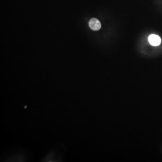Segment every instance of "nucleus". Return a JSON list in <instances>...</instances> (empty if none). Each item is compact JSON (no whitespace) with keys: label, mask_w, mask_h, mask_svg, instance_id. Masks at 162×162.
<instances>
[{"label":"nucleus","mask_w":162,"mask_h":162,"mask_svg":"<svg viewBox=\"0 0 162 162\" xmlns=\"http://www.w3.org/2000/svg\"><path fill=\"white\" fill-rule=\"evenodd\" d=\"M89 25L91 29L93 31H98L101 28V24L100 22L96 18L91 19L89 22Z\"/></svg>","instance_id":"nucleus-1"},{"label":"nucleus","mask_w":162,"mask_h":162,"mask_svg":"<svg viewBox=\"0 0 162 162\" xmlns=\"http://www.w3.org/2000/svg\"><path fill=\"white\" fill-rule=\"evenodd\" d=\"M149 43L153 46H158L160 44L161 39L159 36L155 34H151L148 38Z\"/></svg>","instance_id":"nucleus-2"}]
</instances>
